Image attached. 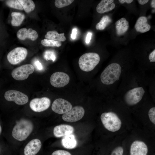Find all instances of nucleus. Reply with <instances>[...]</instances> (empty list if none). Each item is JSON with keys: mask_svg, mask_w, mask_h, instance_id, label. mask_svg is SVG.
Wrapping results in <instances>:
<instances>
[{"mask_svg": "<svg viewBox=\"0 0 155 155\" xmlns=\"http://www.w3.org/2000/svg\"><path fill=\"white\" fill-rule=\"evenodd\" d=\"M34 126L29 120L22 119L17 122L12 132V135L15 139L20 141L25 140L31 133Z\"/></svg>", "mask_w": 155, "mask_h": 155, "instance_id": "1", "label": "nucleus"}, {"mask_svg": "<svg viewBox=\"0 0 155 155\" xmlns=\"http://www.w3.org/2000/svg\"><path fill=\"white\" fill-rule=\"evenodd\" d=\"M121 67L116 63H112L107 66L102 73L100 80L103 84L109 85L114 84L120 78Z\"/></svg>", "mask_w": 155, "mask_h": 155, "instance_id": "2", "label": "nucleus"}, {"mask_svg": "<svg viewBox=\"0 0 155 155\" xmlns=\"http://www.w3.org/2000/svg\"><path fill=\"white\" fill-rule=\"evenodd\" d=\"M99 55L95 53L89 52L82 55L79 58L78 64L83 71L89 72L92 70L100 62Z\"/></svg>", "mask_w": 155, "mask_h": 155, "instance_id": "3", "label": "nucleus"}, {"mask_svg": "<svg viewBox=\"0 0 155 155\" xmlns=\"http://www.w3.org/2000/svg\"><path fill=\"white\" fill-rule=\"evenodd\" d=\"M100 119L104 127L110 131L116 132L121 127V121L118 115L114 112L102 113L100 116Z\"/></svg>", "mask_w": 155, "mask_h": 155, "instance_id": "4", "label": "nucleus"}, {"mask_svg": "<svg viewBox=\"0 0 155 155\" xmlns=\"http://www.w3.org/2000/svg\"><path fill=\"white\" fill-rule=\"evenodd\" d=\"M145 91L142 87L135 88L128 91L125 94L124 99L129 105H134L142 99Z\"/></svg>", "mask_w": 155, "mask_h": 155, "instance_id": "5", "label": "nucleus"}, {"mask_svg": "<svg viewBox=\"0 0 155 155\" xmlns=\"http://www.w3.org/2000/svg\"><path fill=\"white\" fill-rule=\"evenodd\" d=\"M27 54L28 51L26 48L18 47L9 52L7 55V58L10 63L16 65L24 60Z\"/></svg>", "mask_w": 155, "mask_h": 155, "instance_id": "6", "label": "nucleus"}, {"mask_svg": "<svg viewBox=\"0 0 155 155\" xmlns=\"http://www.w3.org/2000/svg\"><path fill=\"white\" fill-rule=\"evenodd\" d=\"M34 66L30 64H26L18 67L13 70L11 74L15 80L21 81L27 79L30 74L34 71Z\"/></svg>", "mask_w": 155, "mask_h": 155, "instance_id": "7", "label": "nucleus"}, {"mask_svg": "<svg viewBox=\"0 0 155 155\" xmlns=\"http://www.w3.org/2000/svg\"><path fill=\"white\" fill-rule=\"evenodd\" d=\"M85 110L80 106H76L62 116V119L67 122L73 123L81 119L84 115Z\"/></svg>", "mask_w": 155, "mask_h": 155, "instance_id": "8", "label": "nucleus"}, {"mask_svg": "<svg viewBox=\"0 0 155 155\" xmlns=\"http://www.w3.org/2000/svg\"><path fill=\"white\" fill-rule=\"evenodd\" d=\"M5 99L9 101H13L18 105L26 104L28 101V96L18 91L9 90L7 91L4 95Z\"/></svg>", "mask_w": 155, "mask_h": 155, "instance_id": "9", "label": "nucleus"}, {"mask_svg": "<svg viewBox=\"0 0 155 155\" xmlns=\"http://www.w3.org/2000/svg\"><path fill=\"white\" fill-rule=\"evenodd\" d=\"M70 77L67 73L62 72H57L51 76L50 82L51 84L56 88L65 86L69 82Z\"/></svg>", "mask_w": 155, "mask_h": 155, "instance_id": "10", "label": "nucleus"}, {"mask_svg": "<svg viewBox=\"0 0 155 155\" xmlns=\"http://www.w3.org/2000/svg\"><path fill=\"white\" fill-rule=\"evenodd\" d=\"M51 100L48 97H43L32 99L30 102V106L33 111L40 112L47 109L50 106Z\"/></svg>", "mask_w": 155, "mask_h": 155, "instance_id": "11", "label": "nucleus"}, {"mask_svg": "<svg viewBox=\"0 0 155 155\" xmlns=\"http://www.w3.org/2000/svg\"><path fill=\"white\" fill-rule=\"evenodd\" d=\"M72 108V105L69 102L61 98L55 99L51 106L52 110L53 112L60 114L65 113Z\"/></svg>", "mask_w": 155, "mask_h": 155, "instance_id": "12", "label": "nucleus"}, {"mask_svg": "<svg viewBox=\"0 0 155 155\" xmlns=\"http://www.w3.org/2000/svg\"><path fill=\"white\" fill-rule=\"evenodd\" d=\"M148 148L143 141L135 140L132 144L130 149V155H147Z\"/></svg>", "mask_w": 155, "mask_h": 155, "instance_id": "13", "label": "nucleus"}, {"mask_svg": "<svg viewBox=\"0 0 155 155\" xmlns=\"http://www.w3.org/2000/svg\"><path fill=\"white\" fill-rule=\"evenodd\" d=\"M42 146L41 141L38 139L30 141L24 149V155H35L40 150Z\"/></svg>", "mask_w": 155, "mask_h": 155, "instance_id": "14", "label": "nucleus"}, {"mask_svg": "<svg viewBox=\"0 0 155 155\" xmlns=\"http://www.w3.org/2000/svg\"><path fill=\"white\" fill-rule=\"evenodd\" d=\"M16 35L17 38L21 40H24L28 38L32 41H35L38 37L37 32L31 28H21L17 32Z\"/></svg>", "mask_w": 155, "mask_h": 155, "instance_id": "15", "label": "nucleus"}, {"mask_svg": "<svg viewBox=\"0 0 155 155\" xmlns=\"http://www.w3.org/2000/svg\"><path fill=\"white\" fill-rule=\"evenodd\" d=\"M74 131V128L72 126L67 124H61L54 127L53 133L55 137H60L72 134Z\"/></svg>", "mask_w": 155, "mask_h": 155, "instance_id": "16", "label": "nucleus"}, {"mask_svg": "<svg viewBox=\"0 0 155 155\" xmlns=\"http://www.w3.org/2000/svg\"><path fill=\"white\" fill-rule=\"evenodd\" d=\"M113 2V0H101L96 7L97 12L99 13H103L111 11L115 6Z\"/></svg>", "mask_w": 155, "mask_h": 155, "instance_id": "17", "label": "nucleus"}, {"mask_svg": "<svg viewBox=\"0 0 155 155\" xmlns=\"http://www.w3.org/2000/svg\"><path fill=\"white\" fill-rule=\"evenodd\" d=\"M135 28L137 31L143 33L149 31L151 28V26L148 23L147 17L143 16L138 19Z\"/></svg>", "mask_w": 155, "mask_h": 155, "instance_id": "18", "label": "nucleus"}, {"mask_svg": "<svg viewBox=\"0 0 155 155\" xmlns=\"http://www.w3.org/2000/svg\"><path fill=\"white\" fill-rule=\"evenodd\" d=\"M115 27L117 34L118 35H122L128 30L129 22L125 18H122L116 22Z\"/></svg>", "mask_w": 155, "mask_h": 155, "instance_id": "19", "label": "nucleus"}, {"mask_svg": "<svg viewBox=\"0 0 155 155\" xmlns=\"http://www.w3.org/2000/svg\"><path fill=\"white\" fill-rule=\"evenodd\" d=\"M61 143L64 148L68 149L74 148L77 144L75 136L72 134L64 136L62 139Z\"/></svg>", "mask_w": 155, "mask_h": 155, "instance_id": "20", "label": "nucleus"}, {"mask_svg": "<svg viewBox=\"0 0 155 155\" xmlns=\"http://www.w3.org/2000/svg\"><path fill=\"white\" fill-rule=\"evenodd\" d=\"M46 39L58 41H64L66 38L64 33L59 34L56 31H50L48 32L45 35Z\"/></svg>", "mask_w": 155, "mask_h": 155, "instance_id": "21", "label": "nucleus"}, {"mask_svg": "<svg viewBox=\"0 0 155 155\" xmlns=\"http://www.w3.org/2000/svg\"><path fill=\"white\" fill-rule=\"evenodd\" d=\"M11 15V24L13 26H18L20 25L25 18L24 15L20 12H13Z\"/></svg>", "mask_w": 155, "mask_h": 155, "instance_id": "22", "label": "nucleus"}, {"mask_svg": "<svg viewBox=\"0 0 155 155\" xmlns=\"http://www.w3.org/2000/svg\"><path fill=\"white\" fill-rule=\"evenodd\" d=\"M25 11L28 13L33 11L35 5L34 1L32 0H18Z\"/></svg>", "mask_w": 155, "mask_h": 155, "instance_id": "23", "label": "nucleus"}, {"mask_svg": "<svg viewBox=\"0 0 155 155\" xmlns=\"http://www.w3.org/2000/svg\"><path fill=\"white\" fill-rule=\"evenodd\" d=\"M111 21V19L108 16L105 15L103 16L100 22L96 24V29L100 30H104Z\"/></svg>", "mask_w": 155, "mask_h": 155, "instance_id": "24", "label": "nucleus"}, {"mask_svg": "<svg viewBox=\"0 0 155 155\" xmlns=\"http://www.w3.org/2000/svg\"><path fill=\"white\" fill-rule=\"evenodd\" d=\"M41 43L45 46L60 47L61 45V42L44 39L41 40Z\"/></svg>", "mask_w": 155, "mask_h": 155, "instance_id": "25", "label": "nucleus"}, {"mask_svg": "<svg viewBox=\"0 0 155 155\" xmlns=\"http://www.w3.org/2000/svg\"><path fill=\"white\" fill-rule=\"evenodd\" d=\"M6 4L8 7L15 9L23 10L20 3L17 0H8L5 1Z\"/></svg>", "mask_w": 155, "mask_h": 155, "instance_id": "26", "label": "nucleus"}, {"mask_svg": "<svg viewBox=\"0 0 155 155\" xmlns=\"http://www.w3.org/2000/svg\"><path fill=\"white\" fill-rule=\"evenodd\" d=\"M74 1L73 0H56L55 1V5L57 8H61L70 5Z\"/></svg>", "mask_w": 155, "mask_h": 155, "instance_id": "27", "label": "nucleus"}, {"mask_svg": "<svg viewBox=\"0 0 155 155\" xmlns=\"http://www.w3.org/2000/svg\"><path fill=\"white\" fill-rule=\"evenodd\" d=\"M43 56L44 59L47 61L51 60L54 61L56 58L55 52L53 51H46L44 53Z\"/></svg>", "mask_w": 155, "mask_h": 155, "instance_id": "28", "label": "nucleus"}, {"mask_svg": "<svg viewBox=\"0 0 155 155\" xmlns=\"http://www.w3.org/2000/svg\"><path fill=\"white\" fill-rule=\"evenodd\" d=\"M148 115L150 121L154 125L155 124V107L151 108L148 112Z\"/></svg>", "mask_w": 155, "mask_h": 155, "instance_id": "29", "label": "nucleus"}, {"mask_svg": "<svg viewBox=\"0 0 155 155\" xmlns=\"http://www.w3.org/2000/svg\"><path fill=\"white\" fill-rule=\"evenodd\" d=\"M123 148L121 146H118L113 150L111 155H123Z\"/></svg>", "mask_w": 155, "mask_h": 155, "instance_id": "30", "label": "nucleus"}, {"mask_svg": "<svg viewBox=\"0 0 155 155\" xmlns=\"http://www.w3.org/2000/svg\"><path fill=\"white\" fill-rule=\"evenodd\" d=\"M51 155H72L69 152L65 150H58L54 151Z\"/></svg>", "mask_w": 155, "mask_h": 155, "instance_id": "31", "label": "nucleus"}, {"mask_svg": "<svg viewBox=\"0 0 155 155\" xmlns=\"http://www.w3.org/2000/svg\"><path fill=\"white\" fill-rule=\"evenodd\" d=\"M34 65L36 69L38 71L42 70L43 69V67L38 60H36L34 62Z\"/></svg>", "mask_w": 155, "mask_h": 155, "instance_id": "32", "label": "nucleus"}, {"mask_svg": "<svg viewBox=\"0 0 155 155\" xmlns=\"http://www.w3.org/2000/svg\"><path fill=\"white\" fill-rule=\"evenodd\" d=\"M149 59L150 62H155V50L154 49L150 54L149 56Z\"/></svg>", "mask_w": 155, "mask_h": 155, "instance_id": "33", "label": "nucleus"}, {"mask_svg": "<svg viewBox=\"0 0 155 155\" xmlns=\"http://www.w3.org/2000/svg\"><path fill=\"white\" fill-rule=\"evenodd\" d=\"M77 29L76 28L73 29L71 34V37L74 40L76 38L77 34Z\"/></svg>", "mask_w": 155, "mask_h": 155, "instance_id": "34", "label": "nucleus"}, {"mask_svg": "<svg viewBox=\"0 0 155 155\" xmlns=\"http://www.w3.org/2000/svg\"><path fill=\"white\" fill-rule=\"evenodd\" d=\"M92 33L90 32L88 33L86 38V42L88 44L90 42L92 38Z\"/></svg>", "mask_w": 155, "mask_h": 155, "instance_id": "35", "label": "nucleus"}, {"mask_svg": "<svg viewBox=\"0 0 155 155\" xmlns=\"http://www.w3.org/2000/svg\"><path fill=\"white\" fill-rule=\"evenodd\" d=\"M119 2L121 4L124 3L126 2L128 3H130L133 1V0H119Z\"/></svg>", "mask_w": 155, "mask_h": 155, "instance_id": "36", "label": "nucleus"}, {"mask_svg": "<svg viewBox=\"0 0 155 155\" xmlns=\"http://www.w3.org/2000/svg\"><path fill=\"white\" fill-rule=\"evenodd\" d=\"M139 3L142 5H144L148 2V0H137Z\"/></svg>", "mask_w": 155, "mask_h": 155, "instance_id": "37", "label": "nucleus"}, {"mask_svg": "<svg viewBox=\"0 0 155 155\" xmlns=\"http://www.w3.org/2000/svg\"><path fill=\"white\" fill-rule=\"evenodd\" d=\"M151 7L154 8H155V0H152L151 2Z\"/></svg>", "mask_w": 155, "mask_h": 155, "instance_id": "38", "label": "nucleus"}, {"mask_svg": "<svg viewBox=\"0 0 155 155\" xmlns=\"http://www.w3.org/2000/svg\"><path fill=\"white\" fill-rule=\"evenodd\" d=\"M2 131V128L1 125V123L0 122V135L1 134Z\"/></svg>", "mask_w": 155, "mask_h": 155, "instance_id": "39", "label": "nucleus"}, {"mask_svg": "<svg viewBox=\"0 0 155 155\" xmlns=\"http://www.w3.org/2000/svg\"></svg>", "mask_w": 155, "mask_h": 155, "instance_id": "40", "label": "nucleus"}]
</instances>
